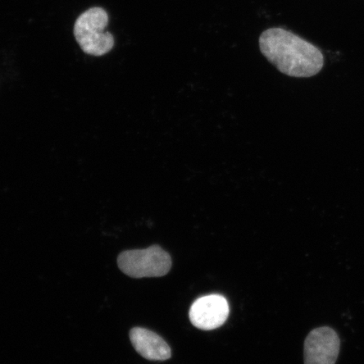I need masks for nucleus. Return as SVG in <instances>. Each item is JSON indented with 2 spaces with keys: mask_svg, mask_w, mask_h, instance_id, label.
Here are the masks:
<instances>
[{
  "mask_svg": "<svg viewBox=\"0 0 364 364\" xmlns=\"http://www.w3.org/2000/svg\"><path fill=\"white\" fill-rule=\"evenodd\" d=\"M261 52L282 74L295 78H309L324 66V55L316 46L292 31L270 28L259 39Z\"/></svg>",
  "mask_w": 364,
  "mask_h": 364,
  "instance_id": "nucleus-1",
  "label": "nucleus"
},
{
  "mask_svg": "<svg viewBox=\"0 0 364 364\" xmlns=\"http://www.w3.org/2000/svg\"><path fill=\"white\" fill-rule=\"evenodd\" d=\"M109 16L102 8L89 9L79 16L75 24L77 43L85 53L92 56H103L114 47L113 36L106 31Z\"/></svg>",
  "mask_w": 364,
  "mask_h": 364,
  "instance_id": "nucleus-2",
  "label": "nucleus"
},
{
  "mask_svg": "<svg viewBox=\"0 0 364 364\" xmlns=\"http://www.w3.org/2000/svg\"><path fill=\"white\" fill-rule=\"evenodd\" d=\"M117 264L124 274L134 279L163 277L170 272L172 266L170 255L159 245L122 252Z\"/></svg>",
  "mask_w": 364,
  "mask_h": 364,
  "instance_id": "nucleus-3",
  "label": "nucleus"
},
{
  "mask_svg": "<svg viewBox=\"0 0 364 364\" xmlns=\"http://www.w3.org/2000/svg\"><path fill=\"white\" fill-rule=\"evenodd\" d=\"M340 348L339 336L331 327L314 329L304 341V364H336Z\"/></svg>",
  "mask_w": 364,
  "mask_h": 364,
  "instance_id": "nucleus-4",
  "label": "nucleus"
},
{
  "mask_svg": "<svg viewBox=\"0 0 364 364\" xmlns=\"http://www.w3.org/2000/svg\"><path fill=\"white\" fill-rule=\"evenodd\" d=\"M230 306L224 296L211 294L199 298L191 306L189 318L198 329L211 331L225 324Z\"/></svg>",
  "mask_w": 364,
  "mask_h": 364,
  "instance_id": "nucleus-5",
  "label": "nucleus"
},
{
  "mask_svg": "<svg viewBox=\"0 0 364 364\" xmlns=\"http://www.w3.org/2000/svg\"><path fill=\"white\" fill-rule=\"evenodd\" d=\"M130 341L141 356L151 361H165L171 357L169 345L154 332L141 327L130 331Z\"/></svg>",
  "mask_w": 364,
  "mask_h": 364,
  "instance_id": "nucleus-6",
  "label": "nucleus"
}]
</instances>
